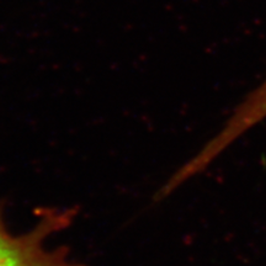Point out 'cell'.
<instances>
[{"instance_id": "7a4b0ae2", "label": "cell", "mask_w": 266, "mask_h": 266, "mask_svg": "<svg viewBox=\"0 0 266 266\" xmlns=\"http://www.w3.org/2000/svg\"><path fill=\"white\" fill-rule=\"evenodd\" d=\"M266 120V76L238 104L217 134L204 146L207 157L216 159L254 126Z\"/></svg>"}, {"instance_id": "6da1fadb", "label": "cell", "mask_w": 266, "mask_h": 266, "mask_svg": "<svg viewBox=\"0 0 266 266\" xmlns=\"http://www.w3.org/2000/svg\"><path fill=\"white\" fill-rule=\"evenodd\" d=\"M38 213L37 223L31 231L12 234L0 206V266H84L69 257L68 248L47 247L53 234L69 227L76 210L46 209Z\"/></svg>"}]
</instances>
